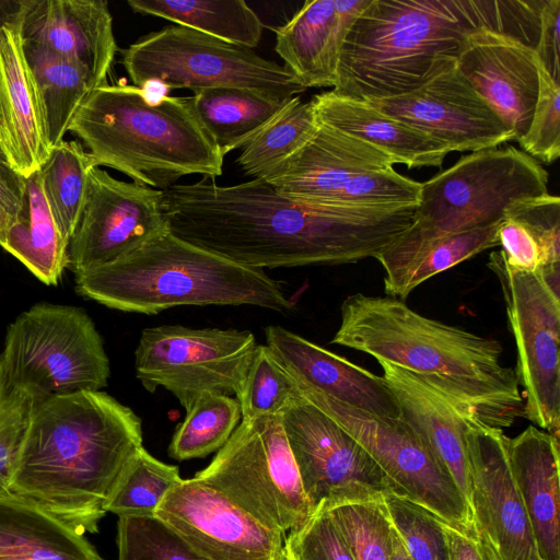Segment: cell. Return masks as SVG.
<instances>
[{"mask_svg":"<svg viewBox=\"0 0 560 560\" xmlns=\"http://www.w3.org/2000/svg\"><path fill=\"white\" fill-rule=\"evenodd\" d=\"M195 478L283 535L312 514L280 415L242 420Z\"/></svg>","mask_w":560,"mask_h":560,"instance_id":"10","label":"cell"},{"mask_svg":"<svg viewBox=\"0 0 560 560\" xmlns=\"http://www.w3.org/2000/svg\"><path fill=\"white\" fill-rule=\"evenodd\" d=\"M370 0H313L276 30L275 50L307 88H334L341 48L355 18Z\"/></svg>","mask_w":560,"mask_h":560,"instance_id":"25","label":"cell"},{"mask_svg":"<svg viewBox=\"0 0 560 560\" xmlns=\"http://www.w3.org/2000/svg\"><path fill=\"white\" fill-rule=\"evenodd\" d=\"M154 516L207 560H275L284 535L194 478L172 487Z\"/></svg>","mask_w":560,"mask_h":560,"instance_id":"16","label":"cell"},{"mask_svg":"<svg viewBox=\"0 0 560 560\" xmlns=\"http://www.w3.org/2000/svg\"><path fill=\"white\" fill-rule=\"evenodd\" d=\"M513 478L541 560H560L559 436L528 425L508 440Z\"/></svg>","mask_w":560,"mask_h":560,"instance_id":"26","label":"cell"},{"mask_svg":"<svg viewBox=\"0 0 560 560\" xmlns=\"http://www.w3.org/2000/svg\"><path fill=\"white\" fill-rule=\"evenodd\" d=\"M10 380L38 401L107 386L109 360L83 308L39 303L7 330L0 354Z\"/></svg>","mask_w":560,"mask_h":560,"instance_id":"9","label":"cell"},{"mask_svg":"<svg viewBox=\"0 0 560 560\" xmlns=\"http://www.w3.org/2000/svg\"><path fill=\"white\" fill-rule=\"evenodd\" d=\"M318 121L363 140L407 167H441L450 147L374 108L364 101L327 91L313 98Z\"/></svg>","mask_w":560,"mask_h":560,"instance_id":"27","label":"cell"},{"mask_svg":"<svg viewBox=\"0 0 560 560\" xmlns=\"http://www.w3.org/2000/svg\"><path fill=\"white\" fill-rule=\"evenodd\" d=\"M323 505L345 537L354 560H392L393 526L382 493Z\"/></svg>","mask_w":560,"mask_h":560,"instance_id":"39","label":"cell"},{"mask_svg":"<svg viewBox=\"0 0 560 560\" xmlns=\"http://www.w3.org/2000/svg\"><path fill=\"white\" fill-rule=\"evenodd\" d=\"M180 480L177 466L156 459L142 446L122 468L105 511L118 517H153L167 491Z\"/></svg>","mask_w":560,"mask_h":560,"instance_id":"38","label":"cell"},{"mask_svg":"<svg viewBox=\"0 0 560 560\" xmlns=\"http://www.w3.org/2000/svg\"><path fill=\"white\" fill-rule=\"evenodd\" d=\"M266 346L294 380L300 395H319L364 412L401 418L382 376L278 325L265 328Z\"/></svg>","mask_w":560,"mask_h":560,"instance_id":"22","label":"cell"},{"mask_svg":"<svg viewBox=\"0 0 560 560\" xmlns=\"http://www.w3.org/2000/svg\"><path fill=\"white\" fill-rule=\"evenodd\" d=\"M560 0H545L539 15L535 52L541 66L560 83Z\"/></svg>","mask_w":560,"mask_h":560,"instance_id":"47","label":"cell"},{"mask_svg":"<svg viewBox=\"0 0 560 560\" xmlns=\"http://www.w3.org/2000/svg\"><path fill=\"white\" fill-rule=\"evenodd\" d=\"M300 395L298 386L266 345H257L235 395L242 420L280 415Z\"/></svg>","mask_w":560,"mask_h":560,"instance_id":"40","label":"cell"},{"mask_svg":"<svg viewBox=\"0 0 560 560\" xmlns=\"http://www.w3.org/2000/svg\"><path fill=\"white\" fill-rule=\"evenodd\" d=\"M392 560H412L408 555L400 537L393 528V555Z\"/></svg>","mask_w":560,"mask_h":560,"instance_id":"50","label":"cell"},{"mask_svg":"<svg viewBox=\"0 0 560 560\" xmlns=\"http://www.w3.org/2000/svg\"><path fill=\"white\" fill-rule=\"evenodd\" d=\"M118 560H207L155 516L118 517Z\"/></svg>","mask_w":560,"mask_h":560,"instance_id":"42","label":"cell"},{"mask_svg":"<svg viewBox=\"0 0 560 560\" xmlns=\"http://www.w3.org/2000/svg\"><path fill=\"white\" fill-rule=\"evenodd\" d=\"M22 35L80 67L94 89L107 83L118 50L104 0L19 1Z\"/></svg>","mask_w":560,"mask_h":560,"instance_id":"20","label":"cell"},{"mask_svg":"<svg viewBox=\"0 0 560 560\" xmlns=\"http://www.w3.org/2000/svg\"><path fill=\"white\" fill-rule=\"evenodd\" d=\"M511 34L510 1L370 0L350 26L332 91L361 101L420 88L457 59L470 31Z\"/></svg>","mask_w":560,"mask_h":560,"instance_id":"4","label":"cell"},{"mask_svg":"<svg viewBox=\"0 0 560 560\" xmlns=\"http://www.w3.org/2000/svg\"><path fill=\"white\" fill-rule=\"evenodd\" d=\"M275 560H290L289 556L287 555L284 547L280 555Z\"/></svg>","mask_w":560,"mask_h":560,"instance_id":"52","label":"cell"},{"mask_svg":"<svg viewBox=\"0 0 560 560\" xmlns=\"http://www.w3.org/2000/svg\"><path fill=\"white\" fill-rule=\"evenodd\" d=\"M241 419L236 398L219 393L203 394L186 410L168 445V455L177 460L203 458L226 443Z\"/></svg>","mask_w":560,"mask_h":560,"instance_id":"37","label":"cell"},{"mask_svg":"<svg viewBox=\"0 0 560 560\" xmlns=\"http://www.w3.org/2000/svg\"><path fill=\"white\" fill-rule=\"evenodd\" d=\"M318 125L313 100L302 102L299 96H294L243 147L236 163L253 179H265L307 142Z\"/></svg>","mask_w":560,"mask_h":560,"instance_id":"35","label":"cell"},{"mask_svg":"<svg viewBox=\"0 0 560 560\" xmlns=\"http://www.w3.org/2000/svg\"><path fill=\"white\" fill-rule=\"evenodd\" d=\"M536 60L538 96L528 130L518 143L536 161L551 164L560 155V83L545 70L537 55Z\"/></svg>","mask_w":560,"mask_h":560,"instance_id":"44","label":"cell"},{"mask_svg":"<svg viewBox=\"0 0 560 560\" xmlns=\"http://www.w3.org/2000/svg\"><path fill=\"white\" fill-rule=\"evenodd\" d=\"M0 149L25 178L52 149L42 95L24 51L19 9L0 24Z\"/></svg>","mask_w":560,"mask_h":560,"instance_id":"21","label":"cell"},{"mask_svg":"<svg viewBox=\"0 0 560 560\" xmlns=\"http://www.w3.org/2000/svg\"><path fill=\"white\" fill-rule=\"evenodd\" d=\"M121 65L140 89L148 83L192 92L235 86L278 100L305 90L284 66L254 49L180 25L151 32L122 49Z\"/></svg>","mask_w":560,"mask_h":560,"instance_id":"8","label":"cell"},{"mask_svg":"<svg viewBox=\"0 0 560 560\" xmlns=\"http://www.w3.org/2000/svg\"><path fill=\"white\" fill-rule=\"evenodd\" d=\"M75 290L107 307L148 315L182 305H252L279 313L293 307L264 270L170 230L119 259L75 275Z\"/></svg>","mask_w":560,"mask_h":560,"instance_id":"6","label":"cell"},{"mask_svg":"<svg viewBox=\"0 0 560 560\" xmlns=\"http://www.w3.org/2000/svg\"><path fill=\"white\" fill-rule=\"evenodd\" d=\"M481 552L485 560H500L489 542L478 533Z\"/></svg>","mask_w":560,"mask_h":560,"instance_id":"51","label":"cell"},{"mask_svg":"<svg viewBox=\"0 0 560 560\" xmlns=\"http://www.w3.org/2000/svg\"><path fill=\"white\" fill-rule=\"evenodd\" d=\"M68 132L83 141L94 166L165 190L191 174L214 179L224 156L205 132L190 96L151 100L143 89L105 83L88 95Z\"/></svg>","mask_w":560,"mask_h":560,"instance_id":"5","label":"cell"},{"mask_svg":"<svg viewBox=\"0 0 560 560\" xmlns=\"http://www.w3.org/2000/svg\"><path fill=\"white\" fill-rule=\"evenodd\" d=\"M141 424L129 407L102 390L38 401L10 492L81 534L97 533L122 468L143 446Z\"/></svg>","mask_w":560,"mask_h":560,"instance_id":"2","label":"cell"},{"mask_svg":"<svg viewBox=\"0 0 560 560\" xmlns=\"http://www.w3.org/2000/svg\"><path fill=\"white\" fill-rule=\"evenodd\" d=\"M26 178L7 161L0 160V246L22 207Z\"/></svg>","mask_w":560,"mask_h":560,"instance_id":"48","label":"cell"},{"mask_svg":"<svg viewBox=\"0 0 560 560\" xmlns=\"http://www.w3.org/2000/svg\"><path fill=\"white\" fill-rule=\"evenodd\" d=\"M291 98L278 100L249 89L219 86L195 91L190 103L205 132L225 156L246 145Z\"/></svg>","mask_w":560,"mask_h":560,"instance_id":"30","label":"cell"},{"mask_svg":"<svg viewBox=\"0 0 560 560\" xmlns=\"http://www.w3.org/2000/svg\"><path fill=\"white\" fill-rule=\"evenodd\" d=\"M393 164L389 155L372 144L319 122L307 142L264 180L287 198L330 205L355 175Z\"/></svg>","mask_w":560,"mask_h":560,"instance_id":"23","label":"cell"},{"mask_svg":"<svg viewBox=\"0 0 560 560\" xmlns=\"http://www.w3.org/2000/svg\"><path fill=\"white\" fill-rule=\"evenodd\" d=\"M24 51L42 95L54 148L63 140L73 116L94 86L73 62L25 40Z\"/></svg>","mask_w":560,"mask_h":560,"instance_id":"34","label":"cell"},{"mask_svg":"<svg viewBox=\"0 0 560 560\" xmlns=\"http://www.w3.org/2000/svg\"><path fill=\"white\" fill-rule=\"evenodd\" d=\"M290 560H354L353 555L325 505H318L301 525L284 536Z\"/></svg>","mask_w":560,"mask_h":560,"instance_id":"45","label":"cell"},{"mask_svg":"<svg viewBox=\"0 0 560 560\" xmlns=\"http://www.w3.org/2000/svg\"><path fill=\"white\" fill-rule=\"evenodd\" d=\"M456 66L518 142L528 130L538 96L535 48L515 36L480 26L462 40Z\"/></svg>","mask_w":560,"mask_h":560,"instance_id":"19","label":"cell"},{"mask_svg":"<svg viewBox=\"0 0 560 560\" xmlns=\"http://www.w3.org/2000/svg\"><path fill=\"white\" fill-rule=\"evenodd\" d=\"M422 183L393 166L364 172L351 178L330 205H410L418 203Z\"/></svg>","mask_w":560,"mask_h":560,"instance_id":"46","label":"cell"},{"mask_svg":"<svg viewBox=\"0 0 560 560\" xmlns=\"http://www.w3.org/2000/svg\"><path fill=\"white\" fill-rule=\"evenodd\" d=\"M0 160H4V161H7V160H5V158H4V155H3V153H2V151H1V149H0Z\"/></svg>","mask_w":560,"mask_h":560,"instance_id":"53","label":"cell"},{"mask_svg":"<svg viewBox=\"0 0 560 560\" xmlns=\"http://www.w3.org/2000/svg\"><path fill=\"white\" fill-rule=\"evenodd\" d=\"M383 500L392 526L412 560H448L444 521L396 492L383 493Z\"/></svg>","mask_w":560,"mask_h":560,"instance_id":"41","label":"cell"},{"mask_svg":"<svg viewBox=\"0 0 560 560\" xmlns=\"http://www.w3.org/2000/svg\"><path fill=\"white\" fill-rule=\"evenodd\" d=\"M340 311L331 343L418 374L490 427L503 430L522 416L516 373L502 364L498 340L425 317L388 295H348Z\"/></svg>","mask_w":560,"mask_h":560,"instance_id":"3","label":"cell"},{"mask_svg":"<svg viewBox=\"0 0 560 560\" xmlns=\"http://www.w3.org/2000/svg\"><path fill=\"white\" fill-rule=\"evenodd\" d=\"M377 362L382 377L396 397L401 418L425 441L469 505L471 485L465 431L468 418L477 413L418 374L386 361Z\"/></svg>","mask_w":560,"mask_h":560,"instance_id":"24","label":"cell"},{"mask_svg":"<svg viewBox=\"0 0 560 560\" xmlns=\"http://www.w3.org/2000/svg\"><path fill=\"white\" fill-rule=\"evenodd\" d=\"M312 512L320 504L396 492L371 455L301 395L280 413Z\"/></svg>","mask_w":560,"mask_h":560,"instance_id":"14","label":"cell"},{"mask_svg":"<svg viewBox=\"0 0 560 560\" xmlns=\"http://www.w3.org/2000/svg\"><path fill=\"white\" fill-rule=\"evenodd\" d=\"M132 11L161 18L223 42L254 49L262 35L260 18L244 0H128Z\"/></svg>","mask_w":560,"mask_h":560,"instance_id":"33","label":"cell"},{"mask_svg":"<svg viewBox=\"0 0 560 560\" xmlns=\"http://www.w3.org/2000/svg\"><path fill=\"white\" fill-rule=\"evenodd\" d=\"M93 166L79 141L62 140L38 170L48 205L67 243L78 225Z\"/></svg>","mask_w":560,"mask_h":560,"instance_id":"36","label":"cell"},{"mask_svg":"<svg viewBox=\"0 0 560 560\" xmlns=\"http://www.w3.org/2000/svg\"><path fill=\"white\" fill-rule=\"evenodd\" d=\"M495 275L516 351V377L524 389L522 416L541 430L560 431V296L538 271L510 267L492 252Z\"/></svg>","mask_w":560,"mask_h":560,"instance_id":"12","label":"cell"},{"mask_svg":"<svg viewBox=\"0 0 560 560\" xmlns=\"http://www.w3.org/2000/svg\"><path fill=\"white\" fill-rule=\"evenodd\" d=\"M67 247L37 171L26 177L22 207L2 248L45 284H57L68 265Z\"/></svg>","mask_w":560,"mask_h":560,"instance_id":"32","label":"cell"},{"mask_svg":"<svg viewBox=\"0 0 560 560\" xmlns=\"http://www.w3.org/2000/svg\"><path fill=\"white\" fill-rule=\"evenodd\" d=\"M257 347L249 330L148 327L135 351L136 376L149 393L163 387L187 410L201 395H236Z\"/></svg>","mask_w":560,"mask_h":560,"instance_id":"11","label":"cell"},{"mask_svg":"<svg viewBox=\"0 0 560 560\" xmlns=\"http://www.w3.org/2000/svg\"><path fill=\"white\" fill-rule=\"evenodd\" d=\"M508 440L502 429L486 424L477 415L468 418L469 506L477 532L500 560H541L512 475Z\"/></svg>","mask_w":560,"mask_h":560,"instance_id":"18","label":"cell"},{"mask_svg":"<svg viewBox=\"0 0 560 560\" xmlns=\"http://www.w3.org/2000/svg\"><path fill=\"white\" fill-rule=\"evenodd\" d=\"M162 201L163 190L119 180L93 166L68 242L67 268L78 275L112 262L168 231Z\"/></svg>","mask_w":560,"mask_h":560,"instance_id":"15","label":"cell"},{"mask_svg":"<svg viewBox=\"0 0 560 560\" xmlns=\"http://www.w3.org/2000/svg\"><path fill=\"white\" fill-rule=\"evenodd\" d=\"M417 206L310 205L264 179L220 186L207 178L171 186L162 201L173 234L261 270L375 258L411 226Z\"/></svg>","mask_w":560,"mask_h":560,"instance_id":"1","label":"cell"},{"mask_svg":"<svg viewBox=\"0 0 560 560\" xmlns=\"http://www.w3.org/2000/svg\"><path fill=\"white\" fill-rule=\"evenodd\" d=\"M301 396L346 430L404 497L457 529L478 535L454 479L406 420L377 417L319 395Z\"/></svg>","mask_w":560,"mask_h":560,"instance_id":"13","label":"cell"},{"mask_svg":"<svg viewBox=\"0 0 560 560\" xmlns=\"http://www.w3.org/2000/svg\"><path fill=\"white\" fill-rule=\"evenodd\" d=\"M36 398L8 376L0 357V497L10 493V481Z\"/></svg>","mask_w":560,"mask_h":560,"instance_id":"43","label":"cell"},{"mask_svg":"<svg viewBox=\"0 0 560 560\" xmlns=\"http://www.w3.org/2000/svg\"><path fill=\"white\" fill-rule=\"evenodd\" d=\"M504 261L521 271L560 266V199L549 192L510 205L498 229Z\"/></svg>","mask_w":560,"mask_h":560,"instance_id":"31","label":"cell"},{"mask_svg":"<svg viewBox=\"0 0 560 560\" xmlns=\"http://www.w3.org/2000/svg\"><path fill=\"white\" fill-rule=\"evenodd\" d=\"M0 560H103L81 534L14 493L0 497Z\"/></svg>","mask_w":560,"mask_h":560,"instance_id":"29","label":"cell"},{"mask_svg":"<svg viewBox=\"0 0 560 560\" xmlns=\"http://www.w3.org/2000/svg\"><path fill=\"white\" fill-rule=\"evenodd\" d=\"M448 540V560H485L478 535L464 533L443 522Z\"/></svg>","mask_w":560,"mask_h":560,"instance_id":"49","label":"cell"},{"mask_svg":"<svg viewBox=\"0 0 560 560\" xmlns=\"http://www.w3.org/2000/svg\"><path fill=\"white\" fill-rule=\"evenodd\" d=\"M500 222L422 242L408 243L397 237L375 257L385 272L386 294L404 301L433 276L499 246Z\"/></svg>","mask_w":560,"mask_h":560,"instance_id":"28","label":"cell"},{"mask_svg":"<svg viewBox=\"0 0 560 560\" xmlns=\"http://www.w3.org/2000/svg\"><path fill=\"white\" fill-rule=\"evenodd\" d=\"M548 192V172L513 145L462 156L422 183L415 221L398 238L415 243L487 226L506 208Z\"/></svg>","mask_w":560,"mask_h":560,"instance_id":"7","label":"cell"},{"mask_svg":"<svg viewBox=\"0 0 560 560\" xmlns=\"http://www.w3.org/2000/svg\"><path fill=\"white\" fill-rule=\"evenodd\" d=\"M364 102L452 152H476L514 140L512 129L459 72L456 61L409 93Z\"/></svg>","mask_w":560,"mask_h":560,"instance_id":"17","label":"cell"}]
</instances>
